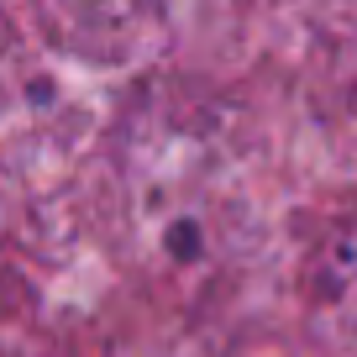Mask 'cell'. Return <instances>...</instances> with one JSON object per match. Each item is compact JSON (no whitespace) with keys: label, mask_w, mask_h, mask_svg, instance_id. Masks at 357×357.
Instances as JSON below:
<instances>
[{"label":"cell","mask_w":357,"mask_h":357,"mask_svg":"<svg viewBox=\"0 0 357 357\" xmlns=\"http://www.w3.org/2000/svg\"><path fill=\"white\" fill-rule=\"evenodd\" d=\"M174 247H178V257H190L195 252V226H174Z\"/></svg>","instance_id":"6da1fadb"}]
</instances>
